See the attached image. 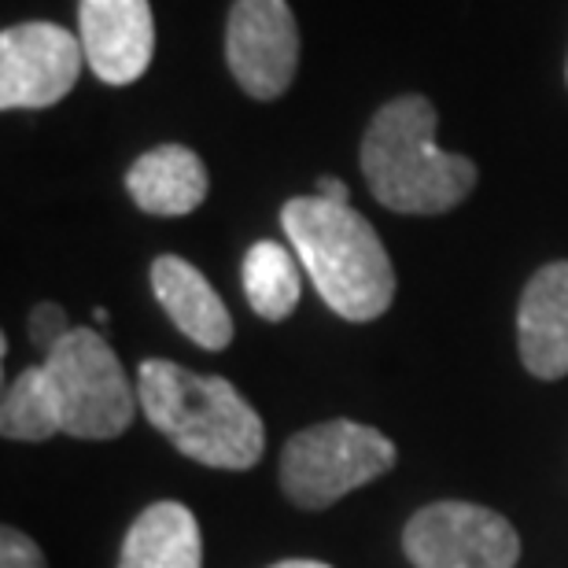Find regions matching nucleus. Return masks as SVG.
<instances>
[{
	"mask_svg": "<svg viewBox=\"0 0 568 568\" xmlns=\"http://www.w3.org/2000/svg\"><path fill=\"white\" fill-rule=\"evenodd\" d=\"M82 38L55 22H19L0 33V108L41 111L71 93L82 74Z\"/></svg>",
	"mask_w": 568,
	"mask_h": 568,
	"instance_id": "nucleus-7",
	"label": "nucleus"
},
{
	"mask_svg": "<svg viewBox=\"0 0 568 568\" xmlns=\"http://www.w3.org/2000/svg\"><path fill=\"white\" fill-rule=\"evenodd\" d=\"M152 292L181 333L203 351H225L233 344V317L196 266L178 255H159L152 263Z\"/></svg>",
	"mask_w": 568,
	"mask_h": 568,
	"instance_id": "nucleus-11",
	"label": "nucleus"
},
{
	"mask_svg": "<svg viewBox=\"0 0 568 568\" xmlns=\"http://www.w3.org/2000/svg\"><path fill=\"white\" fill-rule=\"evenodd\" d=\"M317 196H325L333 203H347L351 192H347V185L339 178H322V181H317Z\"/></svg>",
	"mask_w": 568,
	"mask_h": 568,
	"instance_id": "nucleus-18",
	"label": "nucleus"
},
{
	"mask_svg": "<svg viewBox=\"0 0 568 568\" xmlns=\"http://www.w3.org/2000/svg\"><path fill=\"white\" fill-rule=\"evenodd\" d=\"M0 568H44V554L27 531L4 528L0 531Z\"/></svg>",
	"mask_w": 568,
	"mask_h": 568,
	"instance_id": "nucleus-17",
	"label": "nucleus"
},
{
	"mask_svg": "<svg viewBox=\"0 0 568 568\" xmlns=\"http://www.w3.org/2000/svg\"><path fill=\"white\" fill-rule=\"evenodd\" d=\"M565 78H568V67H565Z\"/></svg>",
	"mask_w": 568,
	"mask_h": 568,
	"instance_id": "nucleus-21",
	"label": "nucleus"
},
{
	"mask_svg": "<svg viewBox=\"0 0 568 568\" xmlns=\"http://www.w3.org/2000/svg\"><path fill=\"white\" fill-rule=\"evenodd\" d=\"M78 38L85 63L104 85H130L155 52V19L148 0H82Z\"/></svg>",
	"mask_w": 568,
	"mask_h": 568,
	"instance_id": "nucleus-9",
	"label": "nucleus"
},
{
	"mask_svg": "<svg viewBox=\"0 0 568 568\" xmlns=\"http://www.w3.org/2000/svg\"><path fill=\"white\" fill-rule=\"evenodd\" d=\"M403 554L414 568H517L520 536L476 503H432L406 520Z\"/></svg>",
	"mask_w": 568,
	"mask_h": 568,
	"instance_id": "nucleus-6",
	"label": "nucleus"
},
{
	"mask_svg": "<svg viewBox=\"0 0 568 568\" xmlns=\"http://www.w3.org/2000/svg\"><path fill=\"white\" fill-rule=\"evenodd\" d=\"M436 122L425 97H399L373 115L362 138V174L388 211L443 214L476 189V163L443 152Z\"/></svg>",
	"mask_w": 568,
	"mask_h": 568,
	"instance_id": "nucleus-3",
	"label": "nucleus"
},
{
	"mask_svg": "<svg viewBox=\"0 0 568 568\" xmlns=\"http://www.w3.org/2000/svg\"><path fill=\"white\" fill-rule=\"evenodd\" d=\"M281 225L317 295L344 322H373L395 300V270L377 230L351 207L325 196H295Z\"/></svg>",
	"mask_w": 568,
	"mask_h": 568,
	"instance_id": "nucleus-2",
	"label": "nucleus"
},
{
	"mask_svg": "<svg viewBox=\"0 0 568 568\" xmlns=\"http://www.w3.org/2000/svg\"><path fill=\"white\" fill-rule=\"evenodd\" d=\"M244 295L252 311L266 322H284L303 295L300 263L284 244L258 241L244 255Z\"/></svg>",
	"mask_w": 568,
	"mask_h": 568,
	"instance_id": "nucleus-14",
	"label": "nucleus"
},
{
	"mask_svg": "<svg viewBox=\"0 0 568 568\" xmlns=\"http://www.w3.org/2000/svg\"><path fill=\"white\" fill-rule=\"evenodd\" d=\"M71 322H67L60 303H38L30 314V344L41 351V355H52L60 347V339L71 333Z\"/></svg>",
	"mask_w": 568,
	"mask_h": 568,
	"instance_id": "nucleus-16",
	"label": "nucleus"
},
{
	"mask_svg": "<svg viewBox=\"0 0 568 568\" xmlns=\"http://www.w3.org/2000/svg\"><path fill=\"white\" fill-rule=\"evenodd\" d=\"M0 432L4 439L22 443H44L55 432H63V406L44 366L22 369L8 384L4 399H0Z\"/></svg>",
	"mask_w": 568,
	"mask_h": 568,
	"instance_id": "nucleus-15",
	"label": "nucleus"
},
{
	"mask_svg": "<svg viewBox=\"0 0 568 568\" xmlns=\"http://www.w3.org/2000/svg\"><path fill=\"white\" fill-rule=\"evenodd\" d=\"M225 60L247 97L277 100L300 67V27L288 0H236L225 27Z\"/></svg>",
	"mask_w": 568,
	"mask_h": 568,
	"instance_id": "nucleus-8",
	"label": "nucleus"
},
{
	"mask_svg": "<svg viewBox=\"0 0 568 568\" xmlns=\"http://www.w3.org/2000/svg\"><path fill=\"white\" fill-rule=\"evenodd\" d=\"M126 189L144 214L181 219L207 200L211 178L203 159L185 144H159L130 166Z\"/></svg>",
	"mask_w": 568,
	"mask_h": 568,
	"instance_id": "nucleus-12",
	"label": "nucleus"
},
{
	"mask_svg": "<svg viewBox=\"0 0 568 568\" xmlns=\"http://www.w3.org/2000/svg\"><path fill=\"white\" fill-rule=\"evenodd\" d=\"M200 520L181 503H155L133 520L119 568H200Z\"/></svg>",
	"mask_w": 568,
	"mask_h": 568,
	"instance_id": "nucleus-13",
	"label": "nucleus"
},
{
	"mask_svg": "<svg viewBox=\"0 0 568 568\" xmlns=\"http://www.w3.org/2000/svg\"><path fill=\"white\" fill-rule=\"evenodd\" d=\"M55 395L63 406V432L74 439H115L130 428L141 406L119 355L97 328H71L52 355H44Z\"/></svg>",
	"mask_w": 568,
	"mask_h": 568,
	"instance_id": "nucleus-5",
	"label": "nucleus"
},
{
	"mask_svg": "<svg viewBox=\"0 0 568 568\" xmlns=\"http://www.w3.org/2000/svg\"><path fill=\"white\" fill-rule=\"evenodd\" d=\"M399 458L384 432L347 422H322L303 428L281 450V491L300 509H328L344 495L384 476Z\"/></svg>",
	"mask_w": 568,
	"mask_h": 568,
	"instance_id": "nucleus-4",
	"label": "nucleus"
},
{
	"mask_svg": "<svg viewBox=\"0 0 568 568\" xmlns=\"http://www.w3.org/2000/svg\"><path fill=\"white\" fill-rule=\"evenodd\" d=\"M108 311H104V306H97V311H93V322H100V325H108Z\"/></svg>",
	"mask_w": 568,
	"mask_h": 568,
	"instance_id": "nucleus-20",
	"label": "nucleus"
},
{
	"mask_svg": "<svg viewBox=\"0 0 568 568\" xmlns=\"http://www.w3.org/2000/svg\"><path fill=\"white\" fill-rule=\"evenodd\" d=\"M138 399L152 428L192 462L241 473L263 458V417L225 377H203L178 362L148 358L138 369Z\"/></svg>",
	"mask_w": 568,
	"mask_h": 568,
	"instance_id": "nucleus-1",
	"label": "nucleus"
},
{
	"mask_svg": "<svg viewBox=\"0 0 568 568\" xmlns=\"http://www.w3.org/2000/svg\"><path fill=\"white\" fill-rule=\"evenodd\" d=\"M270 568H333V565H325V561H306V558H292V561L270 565Z\"/></svg>",
	"mask_w": 568,
	"mask_h": 568,
	"instance_id": "nucleus-19",
	"label": "nucleus"
},
{
	"mask_svg": "<svg viewBox=\"0 0 568 568\" xmlns=\"http://www.w3.org/2000/svg\"><path fill=\"white\" fill-rule=\"evenodd\" d=\"M517 344L531 377L561 381L568 373V263L542 266L528 281L517 311Z\"/></svg>",
	"mask_w": 568,
	"mask_h": 568,
	"instance_id": "nucleus-10",
	"label": "nucleus"
}]
</instances>
